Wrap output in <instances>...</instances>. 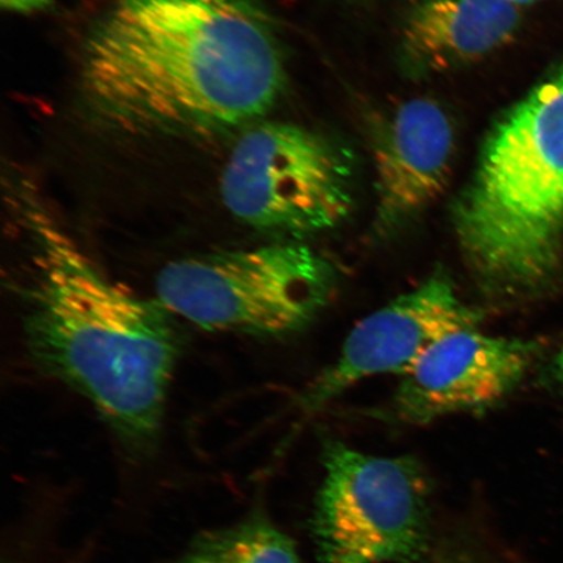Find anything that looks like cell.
Here are the masks:
<instances>
[{"instance_id": "cell-1", "label": "cell", "mask_w": 563, "mask_h": 563, "mask_svg": "<svg viewBox=\"0 0 563 563\" xmlns=\"http://www.w3.org/2000/svg\"><path fill=\"white\" fill-rule=\"evenodd\" d=\"M258 0H112L84 44V95L137 135L210 136L253 125L285 86Z\"/></svg>"}, {"instance_id": "cell-2", "label": "cell", "mask_w": 563, "mask_h": 563, "mask_svg": "<svg viewBox=\"0 0 563 563\" xmlns=\"http://www.w3.org/2000/svg\"><path fill=\"white\" fill-rule=\"evenodd\" d=\"M24 209L32 361L86 398L126 453L152 454L180 354L176 317L112 282L44 210Z\"/></svg>"}, {"instance_id": "cell-3", "label": "cell", "mask_w": 563, "mask_h": 563, "mask_svg": "<svg viewBox=\"0 0 563 563\" xmlns=\"http://www.w3.org/2000/svg\"><path fill=\"white\" fill-rule=\"evenodd\" d=\"M464 266L484 298L509 302L558 277L563 241V60L492 126L453 208Z\"/></svg>"}, {"instance_id": "cell-4", "label": "cell", "mask_w": 563, "mask_h": 563, "mask_svg": "<svg viewBox=\"0 0 563 563\" xmlns=\"http://www.w3.org/2000/svg\"><path fill=\"white\" fill-rule=\"evenodd\" d=\"M336 271L301 243L210 253L167 264L157 300L208 332L258 336L306 328L332 299Z\"/></svg>"}, {"instance_id": "cell-5", "label": "cell", "mask_w": 563, "mask_h": 563, "mask_svg": "<svg viewBox=\"0 0 563 563\" xmlns=\"http://www.w3.org/2000/svg\"><path fill=\"white\" fill-rule=\"evenodd\" d=\"M312 518L316 563H421L431 553V485L411 456L323 445Z\"/></svg>"}, {"instance_id": "cell-6", "label": "cell", "mask_w": 563, "mask_h": 563, "mask_svg": "<svg viewBox=\"0 0 563 563\" xmlns=\"http://www.w3.org/2000/svg\"><path fill=\"white\" fill-rule=\"evenodd\" d=\"M224 207L249 227L313 234L352 209V166L332 140L305 126L267 122L239 139L221 180Z\"/></svg>"}, {"instance_id": "cell-7", "label": "cell", "mask_w": 563, "mask_h": 563, "mask_svg": "<svg viewBox=\"0 0 563 563\" xmlns=\"http://www.w3.org/2000/svg\"><path fill=\"white\" fill-rule=\"evenodd\" d=\"M482 320L483 313L460 298L453 280L434 273L351 330L334 363L309 385L301 407L314 411L365 378L404 377L441 338L477 328Z\"/></svg>"}, {"instance_id": "cell-8", "label": "cell", "mask_w": 563, "mask_h": 563, "mask_svg": "<svg viewBox=\"0 0 563 563\" xmlns=\"http://www.w3.org/2000/svg\"><path fill=\"white\" fill-rule=\"evenodd\" d=\"M539 354L533 341L457 330L435 342L402 377L391 402L394 418L422 426L495 406L523 382Z\"/></svg>"}, {"instance_id": "cell-9", "label": "cell", "mask_w": 563, "mask_h": 563, "mask_svg": "<svg viewBox=\"0 0 563 563\" xmlns=\"http://www.w3.org/2000/svg\"><path fill=\"white\" fill-rule=\"evenodd\" d=\"M454 157L446 111L429 98L399 106L375 144L376 230L387 234L445 191Z\"/></svg>"}, {"instance_id": "cell-10", "label": "cell", "mask_w": 563, "mask_h": 563, "mask_svg": "<svg viewBox=\"0 0 563 563\" xmlns=\"http://www.w3.org/2000/svg\"><path fill=\"white\" fill-rule=\"evenodd\" d=\"M519 23L506 0H422L406 20L402 53L418 73H443L498 51Z\"/></svg>"}, {"instance_id": "cell-11", "label": "cell", "mask_w": 563, "mask_h": 563, "mask_svg": "<svg viewBox=\"0 0 563 563\" xmlns=\"http://www.w3.org/2000/svg\"><path fill=\"white\" fill-rule=\"evenodd\" d=\"M168 563H300V559L294 540L269 514L257 509L197 533Z\"/></svg>"}, {"instance_id": "cell-12", "label": "cell", "mask_w": 563, "mask_h": 563, "mask_svg": "<svg viewBox=\"0 0 563 563\" xmlns=\"http://www.w3.org/2000/svg\"><path fill=\"white\" fill-rule=\"evenodd\" d=\"M52 0H2L5 10L13 12H33L44 10Z\"/></svg>"}, {"instance_id": "cell-13", "label": "cell", "mask_w": 563, "mask_h": 563, "mask_svg": "<svg viewBox=\"0 0 563 563\" xmlns=\"http://www.w3.org/2000/svg\"><path fill=\"white\" fill-rule=\"evenodd\" d=\"M549 376H551L554 383L563 386V347L553 358L551 368H549Z\"/></svg>"}, {"instance_id": "cell-14", "label": "cell", "mask_w": 563, "mask_h": 563, "mask_svg": "<svg viewBox=\"0 0 563 563\" xmlns=\"http://www.w3.org/2000/svg\"><path fill=\"white\" fill-rule=\"evenodd\" d=\"M433 563H481L462 552L440 554Z\"/></svg>"}, {"instance_id": "cell-15", "label": "cell", "mask_w": 563, "mask_h": 563, "mask_svg": "<svg viewBox=\"0 0 563 563\" xmlns=\"http://www.w3.org/2000/svg\"><path fill=\"white\" fill-rule=\"evenodd\" d=\"M506 2H509L514 5H523V4H530V3H534V2H538V0H506Z\"/></svg>"}]
</instances>
